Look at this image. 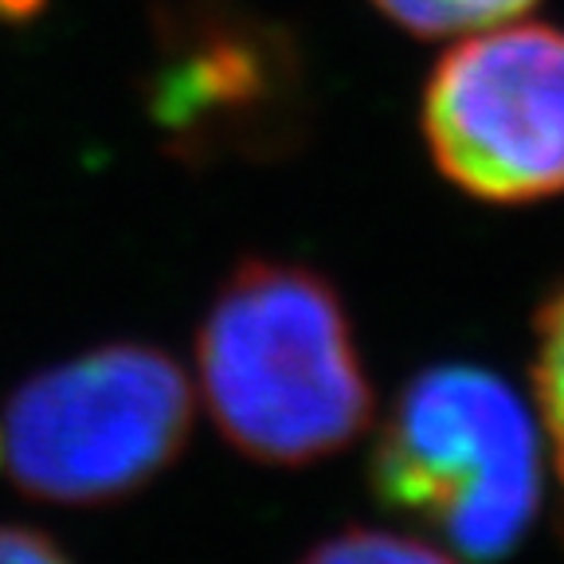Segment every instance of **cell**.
<instances>
[{
    "label": "cell",
    "mask_w": 564,
    "mask_h": 564,
    "mask_svg": "<svg viewBox=\"0 0 564 564\" xmlns=\"http://www.w3.org/2000/svg\"><path fill=\"white\" fill-rule=\"evenodd\" d=\"M200 397L220 435L263 467H310L372 423L349 310L322 271L247 256L196 329Z\"/></svg>",
    "instance_id": "1"
},
{
    "label": "cell",
    "mask_w": 564,
    "mask_h": 564,
    "mask_svg": "<svg viewBox=\"0 0 564 564\" xmlns=\"http://www.w3.org/2000/svg\"><path fill=\"white\" fill-rule=\"evenodd\" d=\"M4 467L47 506H115L165 475L193 435V388L173 352L110 341L40 369L4 408Z\"/></svg>",
    "instance_id": "3"
},
{
    "label": "cell",
    "mask_w": 564,
    "mask_h": 564,
    "mask_svg": "<svg viewBox=\"0 0 564 564\" xmlns=\"http://www.w3.org/2000/svg\"><path fill=\"white\" fill-rule=\"evenodd\" d=\"M372 4L404 32L420 40H443V35H475L510 24L525 17L538 0H372Z\"/></svg>",
    "instance_id": "6"
},
{
    "label": "cell",
    "mask_w": 564,
    "mask_h": 564,
    "mask_svg": "<svg viewBox=\"0 0 564 564\" xmlns=\"http://www.w3.org/2000/svg\"><path fill=\"white\" fill-rule=\"evenodd\" d=\"M388 510L467 561H502L541 502V432L521 397L478 365H432L397 392L369 458Z\"/></svg>",
    "instance_id": "2"
},
{
    "label": "cell",
    "mask_w": 564,
    "mask_h": 564,
    "mask_svg": "<svg viewBox=\"0 0 564 564\" xmlns=\"http://www.w3.org/2000/svg\"><path fill=\"white\" fill-rule=\"evenodd\" d=\"M420 130L475 200L564 196V28L510 20L458 40L423 83Z\"/></svg>",
    "instance_id": "5"
},
{
    "label": "cell",
    "mask_w": 564,
    "mask_h": 564,
    "mask_svg": "<svg viewBox=\"0 0 564 564\" xmlns=\"http://www.w3.org/2000/svg\"><path fill=\"white\" fill-rule=\"evenodd\" d=\"M533 392H538L541 427L553 447L556 470L564 478V279L556 291L541 302L533 317Z\"/></svg>",
    "instance_id": "7"
},
{
    "label": "cell",
    "mask_w": 564,
    "mask_h": 564,
    "mask_svg": "<svg viewBox=\"0 0 564 564\" xmlns=\"http://www.w3.org/2000/svg\"><path fill=\"white\" fill-rule=\"evenodd\" d=\"M299 564H458L443 549L420 538H400L388 529L349 525L317 541Z\"/></svg>",
    "instance_id": "8"
},
{
    "label": "cell",
    "mask_w": 564,
    "mask_h": 564,
    "mask_svg": "<svg viewBox=\"0 0 564 564\" xmlns=\"http://www.w3.org/2000/svg\"><path fill=\"white\" fill-rule=\"evenodd\" d=\"M0 564H75L70 553L40 529L0 525Z\"/></svg>",
    "instance_id": "9"
},
{
    "label": "cell",
    "mask_w": 564,
    "mask_h": 564,
    "mask_svg": "<svg viewBox=\"0 0 564 564\" xmlns=\"http://www.w3.org/2000/svg\"><path fill=\"white\" fill-rule=\"evenodd\" d=\"M0 463H4V427H0Z\"/></svg>",
    "instance_id": "10"
},
{
    "label": "cell",
    "mask_w": 564,
    "mask_h": 564,
    "mask_svg": "<svg viewBox=\"0 0 564 564\" xmlns=\"http://www.w3.org/2000/svg\"><path fill=\"white\" fill-rule=\"evenodd\" d=\"M145 102L165 150L193 165L282 158L310 126L299 44L239 0H153Z\"/></svg>",
    "instance_id": "4"
}]
</instances>
